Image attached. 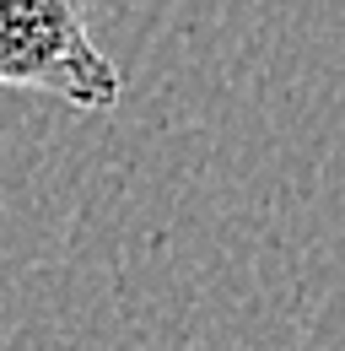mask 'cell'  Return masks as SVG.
Returning <instances> with one entry per match:
<instances>
[{"mask_svg": "<svg viewBox=\"0 0 345 351\" xmlns=\"http://www.w3.org/2000/svg\"><path fill=\"white\" fill-rule=\"evenodd\" d=\"M0 87L108 114L125 92L119 65L92 44L86 0H0Z\"/></svg>", "mask_w": 345, "mask_h": 351, "instance_id": "1", "label": "cell"}]
</instances>
